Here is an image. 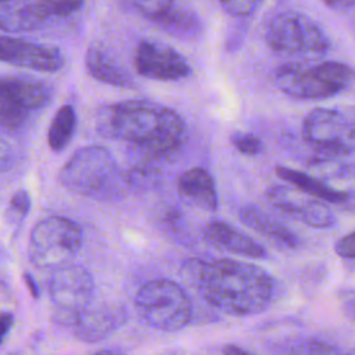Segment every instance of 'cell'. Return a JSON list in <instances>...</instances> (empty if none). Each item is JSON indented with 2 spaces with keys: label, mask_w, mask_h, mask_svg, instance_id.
<instances>
[{
  "label": "cell",
  "mask_w": 355,
  "mask_h": 355,
  "mask_svg": "<svg viewBox=\"0 0 355 355\" xmlns=\"http://www.w3.org/2000/svg\"><path fill=\"white\" fill-rule=\"evenodd\" d=\"M76 126V115L71 105H62L55 112L47 133V143L53 151L64 150L71 141Z\"/></svg>",
  "instance_id": "23"
},
{
  "label": "cell",
  "mask_w": 355,
  "mask_h": 355,
  "mask_svg": "<svg viewBox=\"0 0 355 355\" xmlns=\"http://www.w3.org/2000/svg\"><path fill=\"white\" fill-rule=\"evenodd\" d=\"M176 189L182 198L197 208L209 212L218 208V194L214 179L204 168L194 166L184 171L176 180Z\"/></svg>",
  "instance_id": "18"
},
{
  "label": "cell",
  "mask_w": 355,
  "mask_h": 355,
  "mask_svg": "<svg viewBox=\"0 0 355 355\" xmlns=\"http://www.w3.org/2000/svg\"><path fill=\"white\" fill-rule=\"evenodd\" d=\"M125 183L128 189L132 190H148L155 187L161 179V172L154 165V162L143 161L129 168L126 173H123Z\"/></svg>",
  "instance_id": "24"
},
{
  "label": "cell",
  "mask_w": 355,
  "mask_h": 355,
  "mask_svg": "<svg viewBox=\"0 0 355 355\" xmlns=\"http://www.w3.org/2000/svg\"><path fill=\"white\" fill-rule=\"evenodd\" d=\"M239 219L247 227L266 236L280 247L297 248L300 245V239L294 234V232L255 205L240 208Z\"/></svg>",
  "instance_id": "19"
},
{
  "label": "cell",
  "mask_w": 355,
  "mask_h": 355,
  "mask_svg": "<svg viewBox=\"0 0 355 355\" xmlns=\"http://www.w3.org/2000/svg\"><path fill=\"white\" fill-rule=\"evenodd\" d=\"M67 190L98 201L121 198L128 186L114 155L101 146L78 148L58 172Z\"/></svg>",
  "instance_id": "3"
},
{
  "label": "cell",
  "mask_w": 355,
  "mask_h": 355,
  "mask_svg": "<svg viewBox=\"0 0 355 355\" xmlns=\"http://www.w3.org/2000/svg\"><path fill=\"white\" fill-rule=\"evenodd\" d=\"M31 208V196L26 190H19L17 191L8 205V216H14L17 219H22Z\"/></svg>",
  "instance_id": "26"
},
{
  "label": "cell",
  "mask_w": 355,
  "mask_h": 355,
  "mask_svg": "<svg viewBox=\"0 0 355 355\" xmlns=\"http://www.w3.org/2000/svg\"><path fill=\"white\" fill-rule=\"evenodd\" d=\"M337 355H340V354H337ZM341 355H351V354H341Z\"/></svg>",
  "instance_id": "37"
},
{
  "label": "cell",
  "mask_w": 355,
  "mask_h": 355,
  "mask_svg": "<svg viewBox=\"0 0 355 355\" xmlns=\"http://www.w3.org/2000/svg\"><path fill=\"white\" fill-rule=\"evenodd\" d=\"M220 7L229 15L243 18V17L251 15L258 7V3L257 1H223L220 3Z\"/></svg>",
  "instance_id": "28"
},
{
  "label": "cell",
  "mask_w": 355,
  "mask_h": 355,
  "mask_svg": "<svg viewBox=\"0 0 355 355\" xmlns=\"http://www.w3.org/2000/svg\"><path fill=\"white\" fill-rule=\"evenodd\" d=\"M82 6V1H33L1 4L0 31H32L36 29L49 18L71 15L75 11H78Z\"/></svg>",
  "instance_id": "14"
},
{
  "label": "cell",
  "mask_w": 355,
  "mask_h": 355,
  "mask_svg": "<svg viewBox=\"0 0 355 355\" xmlns=\"http://www.w3.org/2000/svg\"><path fill=\"white\" fill-rule=\"evenodd\" d=\"M354 233H348L347 236L341 237L337 243H336V252L338 257L344 258V259H349L352 261L354 259Z\"/></svg>",
  "instance_id": "29"
},
{
  "label": "cell",
  "mask_w": 355,
  "mask_h": 355,
  "mask_svg": "<svg viewBox=\"0 0 355 355\" xmlns=\"http://www.w3.org/2000/svg\"><path fill=\"white\" fill-rule=\"evenodd\" d=\"M232 146L241 154L258 155L262 151V141L258 136L245 132H234L230 136Z\"/></svg>",
  "instance_id": "25"
},
{
  "label": "cell",
  "mask_w": 355,
  "mask_h": 355,
  "mask_svg": "<svg viewBox=\"0 0 355 355\" xmlns=\"http://www.w3.org/2000/svg\"><path fill=\"white\" fill-rule=\"evenodd\" d=\"M135 68L140 76L155 80H179L191 73L190 64L179 51L153 39H141L139 42Z\"/></svg>",
  "instance_id": "12"
},
{
  "label": "cell",
  "mask_w": 355,
  "mask_h": 355,
  "mask_svg": "<svg viewBox=\"0 0 355 355\" xmlns=\"http://www.w3.org/2000/svg\"><path fill=\"white\" fill-rule=\"evenodd\" d=\"M24 279H25V283H26V286H28L31 294L36 298V297L39 295V290H37V286H36L33 277H32L29 273H25V275H24Z\"/></svg>",
  "instance_id": "34"
},
{
  "label": "cell",
  "mask_w": 355,
  "mask_h": 355,
  "mask_svg": "<svg viewBox=\"0 0 355 355\" xmlns=\"http://www.w3.org/2000/svg\"><path fill=\"white\" fill-rule=\"evenodd\" d=\"M8 159H10V151L4 146V143L0 141V166H6L8 164Z\"/></svg>",
  "instance_id": "35"
},
{
  "label": "cell",
  "mask_w": 355,
  "mask_h": 355,
  "mask_svg": "<svg viewBox=\"0 0 355 355\" xmlns=\"http://www.w3.org/2000/svg\"><path fill=\"white\" fill-rule=\"evenodd\" d=\"M351 67L343 62H288L275 71L276 87L293 98L318 100L343 93L352 82Z\"/></svg>",
  "instance_id": "4"
},
{
  "label": "cell",
  "mask_w": 355,
  "mask_h": 355,
  "mask_svg": "<svg viewBox=\"0 0 355 355\" xmlns=\"http://www.w3.org/2000/svg\"><path fill=\"white\" fill-rule=\"evenodd\" d=\"M0 61L42 72H54L64 65L58 49L11 36H0Z\"/></svg>",
  "instance_id": "15"
},
{
  "label": "cell",
  "mask_w": 355,
  "mask_h": 355,
  "mask_svg": "<svg viewBox=\"0 0 355 355\" xmlns=\"http://www.w3.org/2000/svg\"><path fill=\"white\" fill-rule=\"evenodd\" d=\"M326 6H329L330 8H333L336 11L347 12L348 7L349 8L354 7V1H351V0H347V1H326Z\"/></svg>",
  "instance_id": "31"
},
{
  "label": "cell",
  "mask_w": 355,
  "mask_h": 355,
  "mask_svg": "<svg viewBox=\"0 0 355 355\" xmlns=\"http://www.w3.org/2000/svg\"><path fill=\"white\" fill-rule=\"evenodd\" d=\"M308 168L312 172L309 175L322 180L329 187H331V182L345 183V182H352V178H354L352 164L345 162L343 157H337V155L318 154L308 162Z\"/></svg>",
  "instance_id": "22"
},
{
  "label": "cell",
  "mask_w": 355,
  "mask_h": 355,
  "mask_svg": "<svg viewBox=\"0 0 355 355\" xmlns=\"http://www.w3.org/2000/svg\"><path fill=\"white\" fill-rule=\"evenodd\" d=\"M96 129L103 137L133 146L148 162L175 157L187 137L186 122L175 110L148 100H126L101 107Z\"/></svg>",
  "instance_id": "1"
},
{
  "label": "cell",
  "mask_w": 355,
  "mask_h": 355,
  "mask_svg": "<svg viewBox=\"0 0 355 355\" xmlns=\"http://www.w3.org/2000/svg\"><path fill=\"white\" fill-rule=\"evenodd\" d=\"M135 306L147 324L164 331H178L191 318V304L186 291L169 279L144 283L135 295Z\"/></svg>",
  "instance_id": "6"
},
{
  "label": "cell",
  "mask_w": 355,
  "mask_h": 355,
  "mask_svg": "<svg viewBox=\"0 0 355 355\" xmlns=\"http://www.w3.org/2000/svg\"><path fill=\"white\" fill-rule=\"evenodd\" d=\"M49 293L55 305L57 320L72 327L76 316L93 300L94 282L83 266L68 263L53 272Z\"/></svg>",
  "instance_id": "9"
},
{
  "label": "cell",
  "mask_w": 355,
  "mask_h": 355,
  "mask_svg": "<svg viewBox=\"0 0 355 355\" xmlns=\"http://www.w3.org/2000/svg\"><path fill=\"white\" fill-rule=\"evenodd\" d=\"M182 275L211 306L233 316L259 313L273 297L272 276L250 262L191 258L183 262Z\"/></svg>",
  "instance_id": "2"
},
{
  "label": "cell",
  "mask_w": 355,
  "mask_h": 355,
  "mask_svg": "<svg viewBox=\"0 0 355 355\" xmlns=\"http://www.w3.org/2000/svg\"><path fill=\"white\" fill-rule=\"evenodd\" d=\"M94 355H122V354H118V352H115V351H110V349H103V351L96 352Z\"/></svg>",
  "instance_id": "36"
},
{
  "label": "cell",
  "mask_w": 355,
  "mask_h": 355,
  "mask_svg": "<svg viewBox=\"0 0 355 355\" xmlns=\"http://www.w3.org/2000/svg\"><path fill=\"white\" fill-rule=\"evenodd\" d=\"M82 241L83 233L76 222L64 216L44 218L31 230L29 259L37 268L55 270L68 265Z\"/></svg>",
  "instance_id": "7"
},
{
  "label": "cell",
  "mask_w": 355,
  "mask_h": 355,
  "mask_svg": "<svg viewBox=\"0 0 355 355\" xmlns=\"http://www.w3.org/2000/svg\"><path fill=\"white\" fill-rule=\"evenodd\" d=\"M343 304H344V311L348 312L349 316L354 315V294L352 290L344 291V298H343Z\"/></svg>",
  "instance_id": "32"
},
{
  "label": "cell",
  "mask_w": 355,
  "mask_h": 355,
  "mask_svg": "<svg viewBox=\"0 0 355 355\" xmlns=\"http://www.w3.org/2000/svg\"><path fill=\"white\" fill-rule=\"evenodd\" d=\"M49 87L25 76H0V125L18 128L31 112L49 103Z\"/></svg>",
  "instance_id": "10"
},
{
  "label": "cell",
  "mask_w": 355,
  "mask_h": 355,
  "mask_svg": "<svg viewBox=\"0 0 355 355\" xmlns=\"http://www.w3.org/2000/svg\"><path fill=\"white\" fill-rule=\"evenodd\" d=\"M290 355H337L334 348L326 343L308 341L293 349Z\"/></svg>",
  "instance_id": "27"
},
{
  "label": "cell",
  "mask_w": 355,
  "mask_h": 355,
  "mask_svg": "<svg viewBox=\"0 0 355 355\" xmlns=\"http://www.w3.org/2000/svg\"><path fill=\"white\" fill-rule=\"evenodd\" d=\"M126 320L123 306L112 302L89 304L75 319L72 327L79 340L96 343L104 340Z\"/></svg>",
  "instance_id": "16"
},
{
  "label": "cell",
  "mask_w": 355,
  "mask_h": 355,
  "mask_svg": "<svg viewBox=\"0 0 355 355\" xmlns=\"http://www.w3.org/2000/svg\"><path fill=\"white\" fill-rule=\"evenodd\" d=\"M86 67L89 73L111 86L116 87H132L133 80L125 68H122L114 58H111L103 49L92 46L86 53Z\"/></svg>",
  "instance_id": "21"
},
{
  "label": "cell",
  "mask_w": 355,
  "mask_h": 355,
  "mask_svg": "<svg viewBox=\"0 0 355 355\" xmlns=\"http://www.w3.org/2000/svg\"><path fill=\"white\" fill-rule=\"evenodd\" d=\"M202 236L205 241L218 250L255 259L266 258V250L261 244L240 229L223 220H212L207 223Z\"/></svg>",
  "instance_id": "17"
},
{
  "label": "cell",
  "mask_w": 355,
  "mask_h": 355,
  "mask_svg": "<svg viewBox=\"0 0 355 355\" xmlns=\"http://www.w3.org/2000/svg\"><path fill=\"white\" fill-rule=\"evenodd\" d=\"M268 46L280 54L316 58L323 55L330 40L323 29L308 15L295 10H277L263 22Z\"/></svg>",
  "instance_id": "5"
},
{
  "label": "cell",
  "mask_w": 355,
  "mask_h": 355,
  "mask_svg": "<svg viewBox=\"0 0 355 355\" xmlns=\"http://www.w3.org/2000/svg\"><path fill=\"white\" fill-rule=\"evenodd\" d=\"M12 313L10 312H1L0 313V343L3 341L4 336L8 333L10 327L12 326Z\"/></svg>",
  "instance_id": "30"
},
{
  "label": "cell",
  "mask_w": 355,
  "mask_h": 355,
  "mask_svg": "<svg viewBox=\"0 0 355 355\" xmlns=\"http://www.w3.org/2000/svg\"><path fill=\"white\" fill-rule=\"evenodd\" d=\"M125 7L151 21L162 31L182 40L198 39L202 33V21L191 8L175 1H128Z\"/></svg>",
  "instance_id": "11"
},
{
  "label": "cell",
  "mask_w": 355,
  "mask_h": 355,
  "mask_svg": "<svg viewBox=\"0 0 355 355\" xmlns=\"http://www.w3.org/2000/svg\"><path fill=\"white\" fill-rule=\"evenodd\" d=\"M302 137L318 154L347 157L355 144L354 121L337 108H315L302 122Z\"/></svg>",
  "instance_id": "8"
},
{
  "label": "cell",
  "mask_w": 355,
  "mask_h": 355,
  "mask_svg": "<svg viewBox=\"0 0 355 355\" xmlns=\"http://www.w3.org/2000/svg\"><path fill=\"white\" fill-rule=\"evenodd\" d=\"M223 355H252L251 352L234 345V344H227L223 348Z\"/></svg>",
  "instance_id": "33"
},
{
  "label": "cell",
  "mask_w": 355,
  "mask_h": 355,
  "mask_svg": "<svg viewBox=\"0 0 355 355\" xmlns=\"http://www.w3.org/2000/svg\"><path fill=\"white\" fill-rule=\"evenodd\" d=\"M266 197L279 212L311 227L324 229L336 223L334 214L326 202L315 200L288 186H273L266 191Z\"/></svg>",
  "instance_id": "13"
},
{
  "label": "cell",
  "mask_w": 355,
  "mask_h": 355,
  "mask_svg": "<svg viewBox=\"0 0 355 355\" xmlns=\"http://www.w3.org/2000/svg\"><path fill=\"white\" fill-rule=\"evenodd\" d=\"M275 173L288 182L290 184H293L294 187H297L298 191L323 201V202H331V204H347L351 200V193L349 191H340L336 189L329 187L327 184H324L322 180L316 179L315 176L301 172V171H295L287 166H276L275 168Z\"/></svg>",
  "instance_id": "20"
}]
</instances>
